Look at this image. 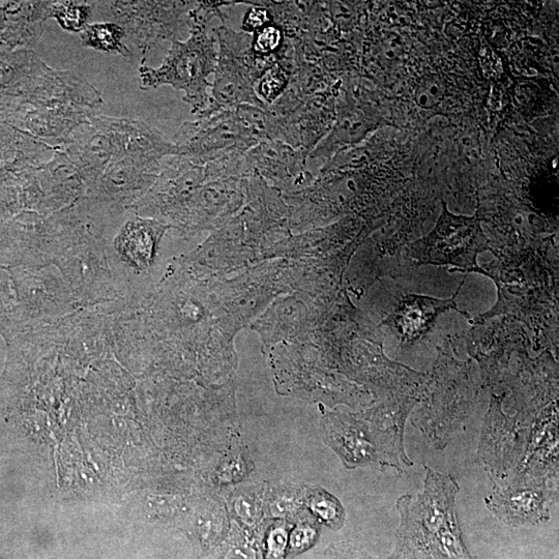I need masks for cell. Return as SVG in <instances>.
<instances>
[{"label":"cell","mask_w":559,"mask_h":559,"mask_svg":"<svg viewBox=\"0 0 559 559\" xmlns=\"http://www.w3.org/2000/svg\"><path fill=\"white\" fill-rule=\"evenodd\" d=\"M235 3H197L190 11V32L186 41H173L159 68L142 65L139 68V86L147 91L170 85L184 93V101L199 114L211 102L209 78L215 74L218 63V44L209 35L208 24L213 18L224 21L222 7Z\"/></svg>","instance_id":"6da1fadb"},{"label":"cell","mask_w":559,"mask_h":559,"mask_svg":"<svg viewBox=\"0 0 559 559\" xmlns=\"http://www.w3.org/2000/svg\"><path fill=\"white\" fill-rule=\"evenodd\" d=\"M424 491L398 499L403 547L415 548L438 559H472L462 541L455 510L456 480L425 466Z\"/></svg>","instance_id":"7a4b0ae2"},{"label":"cell","mask_w":559,"mask_h":559,"mask_svg":"<svg viewBox=\"0 0 559 559\" xmlns=\"http://www.w3.org/2000/svg\"><path fill=\"white\" fill-rule=\"evenodd\" d=\"M213 35L218 44V63L211 102L197 117L210 116L241 105L268 109L269 106L258 97L256 87L263 73L277 62V56L256 57L251 49L252 35L235 32L224 21L214 29Z\"/></svg>","instance_id":"3957f363"},{"label":"cell","mask_w":559,"mask_h":559,"mask_svg":"<svg viewBox=\"0 0 559 559\" xmlns=\"http://www.w3.org/2000/svg\"><path fill=\"white\" fill-rule=\"evenodd\" d=\"M490 250L480 219L456 216L443 202V212L434 229L411 244L408 254L418 266H450L459 272L491 276L478 264L479 254Z\"/></svg>","instance_id":"277c9868"},{"label":"cell","mask_w":559,"mask_h":559,"mask_svg":"<svg viewBox=\"0 0 559 559\" xmlns=\"http://www.w3.org/2000/svg\"><path fill=\"white\" fill-rule=\"evenodd\" d=\"M176 137L179 156L200 165L242 157L258 143L232 109L197 117Z\"/></svg>","instance_id":"5b68a950"},{"label":"cell","mask_w":559,"mask_h":559,"mask_svg":"<svg viewBox=\"0 0 559 559\" xmlns=\"http://www.w3.org/2000/svg\"><path fill=\"white\" fill-rule=\"evenodd\" d=\"M126 32L143 52L170 40H179L185 28L190 32V11L196 2H112L105 3Z\"/></svg>","instance_id":"8992f818"},{"label":"cell","mask_w":559,"mask_h":559,"mask_svg":"<svg viewBox=\"0 0 559 559\" xmlns=\"http://www.w3.org/2000/svg\"><path fill=\"white\" fill-rule=\"evenodd\" d=\"M90 120L109 138L113 149L112 161L127 157L161 164L164 159L180 154L178 145L143 122L92 115Z\"/></svg>","instance_id":"52a82bcc"},{"label":"cell","mask_w":559,"mask_h":559,"mask_svg":"<svg viewBox=\"0 0 559 559\" xmlns=\"http://www.w3.org/2000/svg\"><path fill=\"white\" fill-rule=\"evenodd\" d=\"M309 154L277 140L258 142L245 155V179L258 176L276 186L307 184L311 175L306 165Z\"/></svg>","instance_id":"ba28073f"},{"label":"cell","mask_w":559,"mask_h":559,"mask_svg":"<svg viewBox=\"0 0 559 559\" xmlns=\"http://www.w3.org/2000/svg\"><path fill=\"white\" fill-rule=\"evenodd\" d=\"M464 283L465 280L459 285L454 296L448 300L420 296V294H406L393 313L382 321L381 326L390 327L402 344L413 345L431 331L440 314L455 310L469 318L467 313L458 310L455 302Z\"/></svg>","instance_id":"9c48e42d"},{"label":"cell","mask_w":559,"mask_h":559,"mask_svg":"<svg viewBox=\"0 0 559 559\" xmlns=\"http://www.w3.org/2000/svg\"><path fill=\"white\" fill-rule=\"evenodd\" d=\"M377 122L367 106L348 99L338 109L332 132L317 144L308 159H329L346 147L360 143L376 128Z\"/></svg>","instance_id":"30bf717a"},{"label":"cell","mask_w":559,"mask_h":559,"mask_svg":"<svg viewBox=\"0 0 559 559\" xmlns=\"http://www.w3.org/2000/svg\"><path fill=\"white\" fill-rule=\"evenodd\" d=\"M547 499L535 488L496 491L488 498V508L511 524H536L548 520Z\"/></svg>","instance_id":"8fae6325"},{"label":"cell","mask_w":559,"mask_h":559,"mask_svg":"<svg viewBox=\"0 0 559 559\" xmlns=\"http://www.w3.org/2000/svg\"><path fill=\"white\" fill-rule=\"evenodd\" d=\"M69 156L87 178H97L112 162L113 149L107 135L90 123L71 140Z\"/></svg>","instance_id":"7c38bea8"},{"label":"cell","mask_w":559,"mask_h":559,"mask_svg":"<svg viewBox=\"0 0 559 559\" xmlns=\"http://www.w3.org/2000/svg\"><path fill=\"white\" fill-rule=\"evenodd\" d=\"M331 446L349 467L367 465L377 460V450L367 428L342 421L327 428Z\"/></svg>","instance_id":"4fadbf2b"},{"label":"cell","mask_w":559,"mask_h":559,"mask_svg":"<svg viewBox=\"0 0 559 559\" xmlns=\"http://www.w3.org/2000/svg\"><path fill=\"white\" fill-rule=\"evenodd\" d=\"M80 36L84 47L126 58L132 56V52L123 42L127 37L125 29L115 22L88 23Z\"/></svg>","instance_id":"5bb4252c"},{"label":"cell","mask_w":559,"mask_h":559,"mask_svg":"<svg viewBox=\"0 0 559 559\" xmlns=\"http://www.w3.org/2000/svg\"><path fill=\"white\" fill-rule=\"evenodd\" d=\"M92 13L91 3L51 2L48 3L47 17L56 20L66 32L81 33Z\"/></svg>","instance_id":"9a60e30c"},{"label":"cell","mask_w":559,"mask_h":559,"mask_svg":"<svg viewBox=\"0 0 559 559\" xmlns=\"http://www.w3.org/2000/svg\"><path fill=\"white\" fill-rule=\"evenodd\" d=\"M290 81V71L277 55V62L261 76L256 93L260 100L271 106L287 90Z\"/></svg>","instance_id":"2e32d148"},{"label":"cell","mask_w":559,"mask_h":559,"mask_svg":"<svg viewBox=\"0 0 559 559\" xmlns=\"http://www.w3.org/2000/svg\"><path fill=\"white\" fill-rule=\"evenodd\" d=\"M312 513L330 527L342 526L345 513L339 500L325 490H316L308 499Z\"/></svg>","instance_id":"e0dca14e"},{"label":"cell","mask_w":559,"mask_h":559,"mask_svg":"<svg viewBox=\"0 0 559 559\" xmlns=\"http://www.w3.org/2000/svg\"><path fill=\"white\" fill-rule=\"evenodd\" d=\"M285 43L283 29L275 22L264 26L252 35L251 49L258 58L275 57Z\"/></svg>","instance_id":"ac0fdd59"},{"label":"cell","mask_w":559,"mask_h":559,"mask_svg":"<svg viewBox=\"0 0 559 559\" xmlns=\"http://www.w3.org/2000/svg\"><path fill=\"white\" fill-rule=\"evenodd\" d=\"M447 87L443 78L437 74L424 76L415 91V101L422 109H432L446 97Z\"/></svg>","instance_id":"d6986e66"},{"label":"cell","mask_w":559,"mask_h":559,"mask_svg":"<svg viewBox=\"0 0 559 559\" xmlns=\"http://www.w3.org/2000/svg\"><path fill=\"white\" fill-rule=\"evenodd\" d=\"M234 514L247 525L256 524L262 516L260 496L256 490L240 491L233 499Z\"/></svg>","instance_id":"ffe728a7"},{"label":"cell","mask_w":559,"mask_h":559,"mask_svg":"<svg viewBox=\"0 0 559 559\" xmlns=\"http://www.w3.org/2000/svg\"><path fill=\"white\" fill-rule=\"evenodd\" d=\"M302 506V496L298 489L285 488L273 493L269 500L270 514L286 517L296 514Z\"/></svg>","instance_id":"44dd1931"},{"label":"cell","mask_w":559,"mask_h":559,"mask_svg":"<svg viewBox=\"0 0 559 559\" xmlns=\"http://www.w3.org/2000/svg\"><path fill=\"white\" fill-rule=\"evenodd\" d=\"M327 14L339 31L348 32L355 27L359 20V10L352 3H326Z\"/></svg>","instance_id":"7402d4cb"},{"label":"cell","mask_w":559,"mask_h":559,"mask_svg":"<svg viewBox=\"0 0 559 559\" xmlns=\"http://www.w3.org/2000/svg\"><path fill=\"white\" fill-rule=\"evenodd\" d=\"M288 545V531L283 523L271 527L267 537V559H284Z\"/></svg>","instance_id":"603a6c76"},{"label":"cell","mask_w":559,"mask_h":559,"mask_svg":"<svg viewBox=\"0 0 559 559\" xmlns=\"http://www.w3.org/2000/svg\"><path fill=\"white\" fill-rule=\"evenodd\" d=\"M317 539V529L310 523H300L294 527L288 539L290 550L300 553L310 548Z\"/></svg>","instance_id":"cb8c5ba5"},{"label":"cell","mask_w":559,"mask_h":559,"mask_svg":"<svg viewBox=\"0 0 559 559\" xmlns=\"http://www.w3.org/2000/svg\"><path fill=\"white\" fill-rule=\"evenodd\" d=\"M242 4L252 5V8L246 13L243 20V32L253 35L258 29L274 22L270 11L262 6L256 5L254 2H245Z\"/></svg>","instance_id":"d4e9b609"},{"label":"cell","mask_w":559,"mask_h":559,"mask_svg":"<svg viewBox=\"0 0 559 559\" xmlns=\"http://www.w3.org/2000/svg\"><path fill=\"white\" fill-rule=\"evenodd\" d=\"M225 559H255V553L247 542L238 540L229 546Z\"/></svg>","instance_id":"484cf974"},{"label":"cell","mask_w":559,"mask_h":559,"mask_svg":"<svg viewBox=\"0 0 559 559\" xmlns=\"http://www.w3.org/2000/svg\"><path fill=\"white\" fill-rule=\"evenodd\" d=\"M244 467L240 460H233L227 463L221 472V479L226 481H231L237 477H240L244 472Z\"/></svg>","instance_id":"4316f807"}]
</instances>
